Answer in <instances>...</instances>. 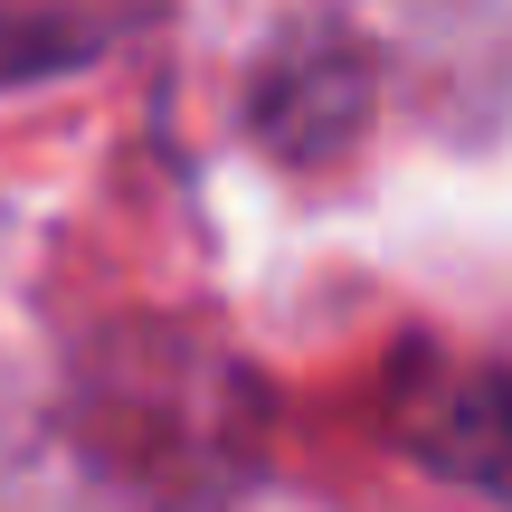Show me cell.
I'll use <instances>...</instances> for the list:
<instances>
[{
    "label": "cell",
    "instance_id": "6da1fadb",
    "mask_svg": "<svg viewBox=\"0 0 512 512\" xmlns=\"http://www.w3.org/2000/svg\"><path fill=\"white\" fill-rule=\"evenodd\" d=\"M418 446L446 465L456 484L512 503V380L503 370H465L418 408Z\"/></svg>",
    "mask_w": 512,
    "mask_h": 512
}]
</instances>
